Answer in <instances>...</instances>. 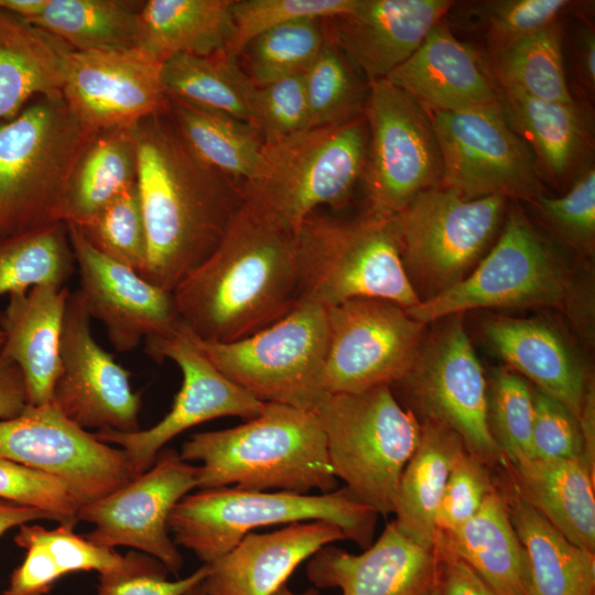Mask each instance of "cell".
I'll return each mask as SVG.
<instances>
[{"instance_id":"obj_16","label":"cell","mask_w":595,"mask_h":595,"mask_svg":"<svg viewBox=\"0 0 595 595\" xmlns=\"http://www.w3.org/2000/svg\"><path fill=\"white\" fill-rule=\"evenodd\" d=\"M0 458L63 479L80 506L139 475L123 450L73 423L53 401L28 404L19 415L0 420Z\"/></svg>"},{"instance_id":"obj_51","label":"cell","mask_w":595,"mask_h":595,"mask_svg":"<svg viewBox=\"0 0 595 595\" xmlns=\"http://www.w3.org/2000/svg\"><path fill=\"white\" fill-rule=\"evenodd\" d=\"M491 466L464 451L454 463L440 502L436 529L452 531L469 520L496 486Z\"/></svg>"},{"instance_id":"obj_20","label":"cell","mask_w":595,"mask_h":595,"mask_svg":"<svg viewBox=\"0 0 595 595\" xmlns=\"http://www.w3.org/2000/svg\"><path fill=\"white\" fill-rule=\"evenodd\" d=\"M162 65L137 46L71 52L62 96L94 133L130 129L165 111Z\"/></svg>"},{"instance_id":"obj_59","label":"cell","mask_w":595,"mask_h":595,"mask_svg":"<svg viewBox=\"0 0 595 595\" xmlns=\"http://www.w3.org/2000/svg\"><path fill=\"white\" fill-rule=\"evenodd\" d=\"M318 589L315 587L309 588L301 593H295L291 591L288 585L281 586L273 595H318Z\"/></svg>"},{"instance_id":"obj_38","label":"cell","mask_w":595,"mask_h":595,"mask_svg":"<svg viewBox=\"0 0 595 595\" xmlns=\"http://www.w3.org/2000/svg\"><path fill=\"white\" fill-rule=\"evenodd\" d=\"M143 1L45 0L25 22L65 43L73 52L134 46Z\"/></svg>"},{"instance_id":"obj_14","label":"cell","mask_w":595,"mask_h":595,"mask_svg":"<svg viewBox=\"0 0 595 595\" xmlns=\"http://www.w3.org/2000/svg\"><path fill=\"white\" fill-rule=\"evenodd\" d=\"M327 393H361L398 383L411 369L426 324L382 299H353L326 309Z\"/></svg>"},{"instance_id":"obj_6","label":"cell","mask_w":595,"mask_h":595,"mask_svg":"<svg viewBox=\"0 0 595 595\" xmlns=\"http://www.w3.org/2000/svg\"><path fill=\"white\" fill-rule=\"evenodd\" d=\"M368 149L365 115L334 126L306 128L263 145L244 199L296 235L321 206H346L361 181Z\"/></svg>"},{"instance_id":"obj_10","label":"cell","mask_w":595,"mask_h":595,"mask_svg":"<svg viewBox=\"0 0 595 595\" xmlns=\"http://www.w3.org/2000/svg\"><path fill=\"white\" fill-rule=\"evenodd\" d=\"M188 332L226 378L261 402L314 411L327 393V315L318 304L301 301L280 321L236 342H206Z\"/></svg>"},{"instance_id":"obj_49","label":"cell","mask_w":595,"mask_h":595,"mask_svg":"<svg viewBox=\"0 0 595 595\" xmlns=\"http://www.w3.org/2000/svg\"><path fill=\"white\" fill-rule=\"evenodd\" d=\"M207 572L208 564H203L186 577L170 581V572L162 562L147 553L130 551L99 573L97 595H184L202 583Z\"/></svg>"},{"instance_id":"obj_54","label":"cell","mask_w":595,"mask_h":595,"mask_svg":"<svg viewBox=\"0 0 595 595\" xmlns=\"http://www.w3.org/2000/svg\"><path fill=\"white\" fill-rule=\"evenodd\" d=\"M18 547L26 550L23 562L11 573L1 595H47L64 573L54 556L36 541L17 538Z\"/></svg>"},{"instance_id":"obj_61","label":"cell","mask_w":595,"mask_h":595,"mask_svg":"<svg viewBox=\"0 0 595 595\" xmlns=\"http://www.w3.org/2000/svg\"><path fill=\"white\" fill-rule=\"evenodd\" d=\"M431 595H442L441 585H440V580H439V583H437V585L435 586V588L433 589V592H432Z\"/></svg>"},{"instance_id":"obj_48","label":"cell","mask_w":595,"mask_h":595,"mask_svg":"<svg viewBox=\"0 0 595 595\" xmlns=\"http://www.w3.org/2000/svg\"><path fill=\"white\" fill-rule=\"evenodd\" d=\"M0 500L37 508L58 522L77 523L80 502L61 478L0 458Z\"/></svg>"},{"instance_id":"obj_4","label":"cell","mask_w":595,"mask_h":595,"mask_svg":"<svg viewBox=\"0 0 595 595\" xmlns=\"http://www.w3.org/2000/svg\"><path fill=\"white\" fill-rule=\"evenodd\" d=\"M183 461H199L197 488L325 494L337 489L317 414L275 402L235 428L193 434Z\"/></svg>"},{"instance_id":"obj_30","label":"cell","mask_w":595,"mask_h":595,"mask_svg":"<svg viewBox=\"0 0 595 595\" xmlns=\"http://www.w3.org/2000/svg\"><path fill=\"white\" fill-rule=\"evenodd\" d=\"M497 480L526 554L528 595H595V552L570 542L529 505L505 468Z\"/></svg>"},{"instance_id":"obj_7","label":"cell","mask_w":595,"mask_h":595,"mask_svg":"<svg viewBox=\"0 0 595 595\" xmlns=\"http://www.w3.org/2000/svg\"><path fill=\"white\" fill-rule=\"evenodd\" d=\"M299 302L325 309L353 299L421 303L402 263L398 217L347 220L313 213L296 235Z\"/></svg>"},{"instance_id":"obj_9","label":"cell","mask_w":595,"mask_h":595,"mask_svg":"<svg viewBox=\"0 0 595 595\" xmlns=\"http://www.w3.org/2000/svg\"><path fill=\"white\" fill-rule=\"evenodd\" d=\"M314 412L336 478L378 515L393 513L400 476L420 441L416 415L387 385L361 393H326Z\"/></svg>"},{"instance_id":"obj_21","label":"cell","mask_w":595,"mask_h":595,"mask_svg":"<svg viewBox=\"0 0 595 595\" xmlns=\"http://www.w3.org/2000/svg\"><path fill=\"white\" fill-rule=\"evenodd\" d=\"M66 226L87 313L104 324L117 351H132L143 339L176 329L181 318L173 292L100 253L76 226Z\"/></svg>"},{"instance_id":"obj_5","label":"cell","mask_w":595,"mask_h":595,"mask_svg":"<svg viewBox=\"0 0 595 595\" xmlns=\"http://www.w3.org/2000/svg\"><path fill=\"white\" fill-rule=\"evenodd\" d=\"M96 134L62 94L37 96L0 121V238L64 223L73 172Z\"/></svg>"},{"instance_id":"obj_28","label":"cell","mask_w":595,"mask_h":595,"mask_svg":"<svg viewBox=\"0 0 595 595\" xmlns=\"http://www.w3.org/2000/svg\"><path fill=\"white\" fill-rule=\"evenodd\" d=\"M66 286L41 284L9 295L0 320V355L18 365L25 380L28 404L52 401L61 369V342L67 300Z\"/></svg>"},{"instance_id":"obj_42","label":"cell","mask_w":595,"mask_h":595,"mask_svg":"<svg viewBox=\"0 0 595 595\" xmlns=\"http://www.w3.org/2000/svg\"><path fill=\"white\" fill-rule=\"evenodd\" d=\"M307 128L344 123L365 113L369 83L333 42L303 73Z\"/></svg>"},{"instance_id":"obj_32","label":"cell","mask_w":595,"mask_h":595,"mask_svg":"<svg viewBox=\"0 0 595 595\" xmlns=\"http://www.w3.org/2000/svg\"><path fill=\"white\" fill-rule=\"evenodd\" d=\"M436 542L468 564L498 595H528L526 554L497 476L479 510L458 528L439 532Z\"/></svg>"},{"instance_id":"obj_35","label":"cell","mask_w":595,"mask_h":595,"mask_svg":"<svg viewBox=\"0 0 595 595\" xmlns=\"http://www.w3.org/2000/svg\"><path fill=\"white\" fill-rule=\"evenodd\" d=\"M137 152L131 129L97 133L80 155L65 197L63 220L83 226L110 201L137 183Z\"/></svg>"},{"instance_id":"obj_11","label":"cell","mask_w":595,"mask_h":595,"mask_svg":"<svg viewBox=\"0 0 595 595\" xmlns=\"http://www.w3.org/2000/svg\"><path fill=\"white\" fill-rule=\"evenodd\" d=\"M509 199H465L436 186L397 215L404 271L421 302L464 280L501 229Z\"/></svg>"},{"instance_id":"obj_46","label":"cell","mask_w":595,"mask_h":595,"mask_svg":"<svg viewBox=\"0 0 595 595\" xmlns=\"http://www.w3.org/2000/svg\"><path fill=\"white\" fill-rule=\"evenodd\" d=\"M76 227L100 253L142 275L148 261V242L137 183L110 201L87 224Z\"/></svg>"},{"instance_id":"obj_15","label":"cell","mask_w":595,"mask_h":595,"mask_svg":"<svg viewBox=\"0 0 595 595\" xmlns=\"http://www.w3.org/2000/svg\"><path fill=\"white\" fill-rule=\"evenodd\" d=\"M426 112L442 156L441 187L465 199L497 195L527 204L545 194L529 147L502 112Z\"/></svg>"},{"instance_id":"obj_41","label":"cell","mask_w":595,"mask_h":595,"mask_svg":"<svg viewBox=\"0 0 595 595\" xmlns=\"http://www.w3.org/2000/svg\"><path fill=\"white\" fill-rule=\"evenodd\" d=\"M589 4L572 0H483L457 2L447 14L452 22L482 32L493 53L572 13L584 15Z\"/></svg>"},{"instance_id":"obj_19","label":"cell","mask_w":595,"mask_h":595,"mask_svg":"<svg viewBox=\"0 0 595 595\" xmlns=\"http://www.w3.org/2000/svg\"><path fill=\"white\" fill-rule=\"evenodd\" d=\"M52 401L82 429L140 430L141 397L131 389L130 372L95 339L79 290L67 300Z\"/></svg>"},{"instance_id":"obj_1","label":"cell","mask_w":595,"mask_h":595,"mask_svg":"<svg viewBox=\"0 0 595 595\" xmlns=\"http://www.w3.org/2000/svg\"><path fill=\"white\" fill-rule=\"evenodd\" d=\"M130 129L148 242L141 277L173 292L219 246L244 203L241 185L201 161L166 111Z\"/></svg>"},{"instance_id":"obj_2","label":"cell","mask_w":595,"mask_h":595,"mask_svg":"<svg viewBox=\"0 0 595 595\" xmlns=\"http://www.w3.org/2000/svg\"><path fill=\"white\" fill-rule=\"evenodd\" d=\"M173 295L181 322L199 339L248 337L299 303L295 235L244 199L219 246Z\"/></svg>"},{"instance_id":"obj_24","label":"cell","mask_w":595,"mask_h":595,"mask_svg":"<svg viewBox=\"0 0 595 595\" xmlns=\"http://www.w3.org/2000/svg\"><path fill=\"white\" fill-rule=\"evenodd\" d=\"M426 111L501 112L486 61L458 41L445 19L420 47L386 78Z\"/></svg>"},{"instance_id":"obj_52","label":"cell","mask_w":595,"mask_h":595,"mask_svg":"<svg viewBox=\"0 0 595 595\" xmlns=\"http://www.w3.org/2000/svg\"><path fill=\"white\" fill-rule=\"evenodd\" d=\"M76 523L60 522L55 529L24 523L19 527L17 538L36 541L54 556L64 575L77 572L97 571L99 573L115 565L120 554L113 548L90 542L73 530Z\"/></svg>"},{"instance_id":"obj_31","label":"cell","mask_w":595,"mask_h":595,"mask_svg":"<svg viewBox=\"0 0 595 595\" xmlns=\"http://www.w3.org/2000/svg\"><path fill=\"white\" fill-rule=\"evenodd\" d=\"M234 0H147L134 46L161 63L178 55L209 56L228 48Z\"/></svg>"},{"instance_id":"obj_58","label":"cell","mask_w":595,"mask_h":595,"mask_svg":"<svg viewBox=\"0 0 595 595\" xmlns=\"http://www.w3.org/2000/svg\"><path fill=\"white\" fill-rule=\"evenodd\" d=\"M44 519L54 520L50 513L37 508L0 500V538L14 527Z\"/></svg>"},{"instance_id":"obj_36","label":"cell","mask_w":595,"mask_h":595,"mask_svg":"<svg viewBox=\"0 0 595 595\" xmlns=\"http://www.w3.org/2000/svg\"><path fill=\"white\" fill-rule=\"evenodd\" d=\"M165 111L186 145L206 165L239 185L253 176L264 144L250 123L170 97Z\"/></svg>"},{"instance_id":"obj_26","label":"cell","mask_w":595,"mask_h":595,"mask_svg":"<svg viewBox=\"0 0 595 595\" xmlns=\"http://www.w3.org/2000/svg\"><path fill=\"white\" fill-rule=\"evenodd\" d=\"M323 520L294 522L269 533L250 532L208 564L206 595H273L294 570L321 548L345 540Z\"/></svg>"},{"instance_id":"obj_12","label":"cell","mask_w":595,"mask_h":595,"mask_svg":"<svg viewBox=\"0 0 595 595\" xmlns=\"http://www.w3.org/2000/svg\"><path fill=\"white\" fill-rule=\"evenodd\" d=\"M365 216L400 214L421 192L441 185L442 156L426 110L388 79L369 83Z\"/></svg>"},{"instance_id":"obj_57","label":"cell","mask_w":595,"mask_h":595,"mask_svg":"<svg viewBox=\"0 0 595 595\" xmlns=\"http://www.w3.org/2000/svg\"><path fill=\"white\" fill-rule=\"evenodd\" d=\"M28 405L22 371L12 360L0 355V420L19 415Z\"/></svg>"},{"instance_id":"obj_18","label":"cell","mask_w":595,"mask_h":595,"mask_svg":"<svg viewBox=\"0 0 595 595\" xmlns=\"http://www.w3.org/2000/svg\"><path fill=\"white\" fill-rule=\"evenodd\" d=\"M198 466L175 450H161L153 465L115 491L79 507L77 519L94 524L93 543L129 547L147 553L177 574L184 560L170 537L167 520L175 505L197 488Z\"/></svg>"},{"instance_id":"obj_44","label":"cell","mask_w":595,"mask_h":595,"mask_svg":"<svg viewBox=\"0 0 595 595\" xmlns=\"http://www.w3.org/2000/svg\"><path fill=\"white\" fill-rule=\"evenodd\" d=\"M487 386L488 424L504 458L532 457V387L510 367L491 369Z\"/></svg>"},{"instance_id":"obj_8","label":"cell","mask_w":595,"mask_h":595,"mask_svg":"<svg viewBox=\"0 0 595 595\" xmlns=\"http://www.w3.org/2000/svg\"><path fill=\"white\" fill-rule=\"evenodd\" d=\"M378 513L345 486L325 494L201 489L184 496L167 520L178 544L209 564L230 551L255 529L323 520L336 524L361 549L372 544Z\"/></svg>"},{"instance_id":"obj_47","label":"cell","mask_w":595,"mask_h":595,"mask_svg":"<svg viewBox=\"0 0 595 595\" xmlns=\"http://www.w3.org/2000/svg\"><path fill=\"white\" fill-rule=\"evenodd\" d=\"M356 0H234V34L227 52L239 56L257 35L278 25L305 18L331 19L342 15Z\"/></svg>"},{"instance_id":"obj_55","label":"cell","mask_w":595,"mask_h":595,"mask_svg":"<svg viewBox=\"0 0 595 595\" xmlns=\"http://www.w3.org/2000/svg\"><path fill=\"white\" fill-rule=\"evenodd\" d=\"M442 595H498L468 564L435 542Z\"/></svg>"},{"instance_id":"obj_23","label":"cell","mask_w":595,"mask_h":595,"mask_svg":"<svg viewBox=\"0 0 595 595\" xmlns=\"http://www.w3.org/2000/svg\"><path fill=\"white\" fill-rule=\"evenodd\" d=\"M452 0H356L348 12L326 19L328 39L368 83L387 78L445 19Z\"/></svg>"},{"instance_id":"obj_37","label":"cell","mask_w":595,"mask_h":595,"mask_svg":"<svg viewBox=\"0 0 595 595\" xmlns=\"http://www.w3.org/2000/svg\"><path fill=\"white\" fill-rule=\"evenodd\" d=\"M162 83L170 98L251 125L256 85L235 54L174 56L162 65Z\"/></svg>"},{"instance_id":"obj_34","label":"cell","mask_w":595,"mask_h":595,"mask_svg":"<svg viewBox=\"0 0 595 595\" xmlns=\"http://www.w3.org/2000/svg\"><path fill=\"white\" fill-rule=\"evenodd\" d=\"M71 52L52 34L0 10V121L37 96L62 94Z\"/></svg>"},{"instance_id":"obj_56","label":"cell","mask_w":595,"mask_h":595,"mask_svg":"<svg viewBox=\"0 0 595 595\" xmlns=\"http://www.w3.org/2000/svg\"><path fill=\"white\" fill-rule=\"evenodd\" d=\"M572 39L573 72L577 88L578 100L589 104L595 91V29L584 15Z\"/></svg>"},{"instance_id":"obj_25","label":"cell","mask_w":595,"mask_h":595,"mask_svg":"<svg viewBox=\"0 0 595 595\" xmlns=\"http://www.w3.org/2000/svg\"><path fill=\"white\" fill-rule=\"evenodd\" d=\"M495 85L502 116L529 147L543 184L567 191L594 164L591 105L577 98L570 104L541 100Z\"/></svg>"},{"instance_id":"obj_33","label":"cell","mask_w":595,"mask_h":595,"mask_svg":"<svg viewBox=\"0 0 595 595\" xmlns=\"http://www.w3.org/2000/svg\"><path fill=\"white\" fill-rule=\"evenodd\" d=\"M420 422L419 444L399 479L393 521L419 544L434 548L442 495L454 463L466 450L445 424L430 419Z\"/></svg>"},{"instance_id":"obj_39","label":"cell","mask_w":595,"mask_h":595,"mask_svg":"<svg viewBox=\"0 0 595 595\" xmlns=\"http://www.w3.org/2000/svg\"><path fill=\"white\" fill-rule=\"evenodd\" d=\"M564 24L554 22L493 53L486 62L496 84L547 101L575 100L564 67Z\"/></svg>"},{"instance_id":"obj_40","label":"cell","mask_w":595,"mask_h":595,"mask_svg":"<svg viewBox=\"0 0 595 595\" xmlns=\"http://www.w3.org/2000/svg\"><path fill=\"white\" fill-rule=\"evenodd\" d=\"M75 266L63 221L0 238V296L41 284L65 286Z\"/></svg>"},{"instance_id":"obj_29","label":"cell","mask_w":595,"mask_h":595,"mask_svg":"<svg viewBox=\"0 0 595 595\" xmlns=\"http://www.w3.org/2000/svg\"><path fill=\"white\" fill-rule=\"evenodd\" d=\"M502 466L529 505L570 542L595 552V472L583 457L504 458Z\"/></svg>"},{"instance_id":"obj_22","label":"cell","mask_w":595,"mask_h":595,"mask_svg":"<svg viewBox=\"0 0 595 595\" xmlns=\"http://www.w3.org/2000/svg\"><path fill=\"white\" fill-rule=\"evenodd\" d=\"M306 575L315 588L342 595H431L440 580L436 547L405 536L392 520L376 542L353 554L327 544L313 554Z\"/></svg>"},{"instance_id":"obj_27","label":"cell","mask_w":595,"mask_h":595,"mask_svg":"<svg viewBox=\"0 0 595 595\" xmlns=\"http://www.w3.org/2000/svg\"><path fill=\"white\" fill-rule=\"evenodd\" d=\"M482 327L487 342L508 367L580 419L593 380L560 329L540 318L505 315L486 317Z\"/></svg>"},{"instance_id":"obj_60","label":"cell","mask_w":595,"mask_h":595,"mask_svg":"<svg viewBox=\"0 0 595 595\" xmlns=\"http://www.w3.org/2000/svg\"><path fill=\"white\" fill-rule=\"evenodd\" d=\"M184 595H206V593L204 591V587H203L202 583H199L196 586H194L193 588H191Z\"/></svg>"},{"instance_id":"obj_45","label":"cell","mask_w":595,"mask_h":595,"mask_svg":"<svg viewBox=\"0 0 595 595\" xmlns=\"http://www.w3.org/2000/svg\"><path fill=\"white\" fill-rule=\"evenodd\" d=\"M547 236L582 259L595 252V169H586L563 193L530 203Z\"/></svg>"},{"instance_id":"obj_53","label":"cell","mask_w":595,"mask_h":595,"mask_svg":"<svg viewBox=\"0 0 595 595\" xmlns=\"http://www.w3.org/2000/svg\"><path fill=\"white\" fill-rule=\"evenodd\" d=\"M532 457L544 459L583 457L578 420L558 400L532 387Z\"/></svg>"},{"instance_id":"obj_43","label":"cell","mask_w":595,"mask_h":595,"mask_svg":"<svg viewBox=\"0 0 595 595\" xmlns=\"http://www.w3.org/2000/svg\"><path fill=\"white\" fill-rule=\"evenodd\" d=\"M328 40L326 19H299L257 35L238 57L246 75L260 87L303 74Z\"/></svg>"},{"instance_id":"obj_3","label":"cell","mask_w":595,"mask_h":595,"mask_svg":"<svg viewBox=\"0 0 595 595\" xmlns=\"http://www.w3.org/2000/svg\"><path fill=\"white\" fill-rule=\"evenodd\" d=\"M478 309L558 310L587 342L594 339L591 285L575 275L562 247L538 229L517 201H509L498 237L476 268L407 312L428 324Z\"/></svg>"},{"instance_id":"obj_50","label":"cell","mask_w":595,"mask_h":595,"mask_svg":"<svg viewBox=\"0 0 595 595\" xmlns=\"http://www.w3.org/2000/svg\"><path fill=\"white\" fill-rule=\"evenodd\" d=\"M251 126L263 144H271L307 128L303 74L255 88Z\"/></svg>"},{"instance_id":"obj_17","label":"cell","mask_w":595,"mask_h":595,"mask_svg":"<svg viewBox=\"0 0 595 595\" xmlns=\"http://www.w3.org/2000/svg\"><path fill=\"white\" fill-rule=\"evenodd\" d=\"M145 353L156 361H174L182 372V386L171 410L147 430L94 433L98 440L123 450L138 474L149 469L162 447L190 428L221 416L247 421L261 413L264 402L226 378L196 345L182 322L166 336L147 338Z\"/></svg>"},{"instance_id":"obj_13","label":"cell","mask_w":595,"mask_h":595,"mask_svg":"<svg viewBox=\"0 0 595 595\" xmlns=\"http://www.w3.org/2000/svg\"><path fill=\"white\" fill-rule=\"evenodd\" d=\"M440 321L425 334L411 369L396 385L407 394L419 421L445 424L469 454L491 467L499 466L504 456L488 424L487 379L462 315Z\"/></svg>"},{"instance_id":"obj_62","label":"cell","mask_w":595,"mask_h":595,"mask_svg":"<svg viewBox=\"0 0 595 595\" xmlns=\"http://www.w3.org/2000/svg\"><path fill=\"white\" fill-rule=\"evenodd\" d=\"M3 340H4L3 333L0 329V350H1L2 346H3Z\"/></svg>"}]
</instances>
